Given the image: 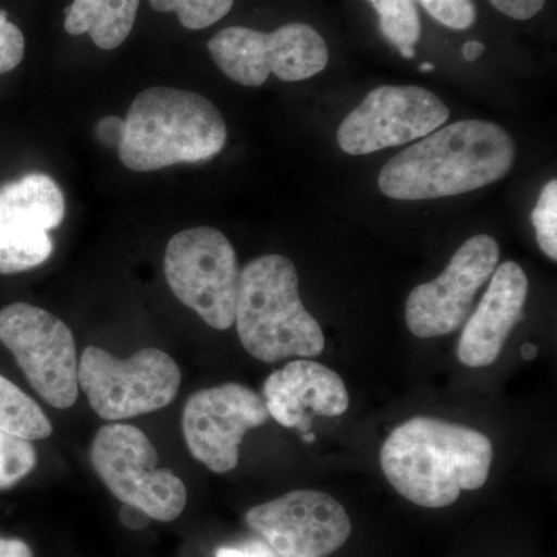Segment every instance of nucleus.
<instances>
[{"mask_svg":"<svg viewBox=\"0 0 557 557\" xmlns=\"http://www.w3.org/2000/svg\"><path fill=\"white\" fill-rule=\"evenodd\" d=\"M493 458V443L485 434L431 417L399 424L380 453L387 482L423 508L450 507L461 491L485 486Z\"/></svg>","mask_w":557,"mask_h":557,"instance_id":"nucleus-1","label":"nucleus"},{"mask_svg":"<svg viewBox=\"0 0 557 557\" xmlns=\"http://www.w3.org/2000/svg\"><path fill=\"white\" fill-rule=\"evenodd\" d=\"M515 159L511 135L496 123L457 121L388 160L379 188L395 200L460 196L504 178Z\"/></svg>","mask_w":557,"mask_h":557,"instance_id":"nucleus-2","label":"nucleus"},{"mask_svg":"<svg viewBox=\"0 0 557 557\" xmlns=\"http://www.w3.org/2000/svg\"><path fill=\"white\" fill-rule=\"evenodd\" d=\"M226 139L225 120L207 98L174 87H150L131 104L119 153L132 171H159L212 159Z\"/></svg>","mask_w":557,"mask_h":557,"instance_id":"nucleus-3","label":"nucleus"},{"mask_svg":"<svg viewBox=\"0 0 557 557\" xmlns=\"http://www.w3.org/2000/svg\"><path fill=\"white\" fill-rule=\"evenodd\" d=\"M234 324L245 350L269 364L317 358L325 348L321 325L300 300L295 263L285 256H260L240 271Z\"/></svg>","mask_w":557,"mask_h":557,"instance_id":"nucleus-4","label":"nucleus"},{"mask_svg":"<svg viewBox=\"0 0 557 557\" xmlns=\"http://www.w3.org/2000/svg\"><path fill=\"white\" fill-rule=\"evenodd\" d=\"M78 383L102 420L121 421L170 406L177 397L182 372L160 348H141L120 359L90 346L79 358Z\"/></svg>","mask_w":557,"mask_h":557,"instance_id":"nucleus-5","label":"nucleus"},{"mask_svg":"<svg viewBox=\"0 0 557 557\" xmlns=\"http://www.w3.org/2000/svg\"><path fill=\"white\" fill-rule=\"evenodd\" d=\"M90 461L110 493L124 505L159 522L182 516L188 502L185 483L170 469L159 468V453L141 429L106 424L91 442Z\"/></svg>","mask_w":557,"mask_h":557,"instance_id":"nucleus-6","label":"nucleus"},{"mask_svg":"<svg viewBox=\"0 0 557 557\" xmlns=\"http://www.w3.org/2000/svg\"><path fill=\"white\" fill-rule=\"evenodd\" d=\"M164 276L175 298L209 327H233L240 270L225 234L208 226L175 234L164 251Z\"/></svg>","mask_w":557,"mask_h":557,"instance_id":"nucleus-7","label":"nucleus"},{"mask_svg":"<svg viewBox=\"0 0 557 557\" xmlns=\"http://www.w3.org/2000/svg\"><path fill=\"white\" fill-rule=\"evenodd\" d=\"M209 54L228 78L259 87L271 73L287 83L309 79L329 64V47L309 24L293 22L276 32L228 27L208 42Z\"/></svg>","mask_w":557,"mask_h":557,"instance_id":"nucleus-8","label":"nucleus"},{"mask_svg":"<svg viewBox=\"0 0 557 557\" xmlns=\"http://www.w3.org/2000/svg\"><path fill=\"white\" fill-rule=\"evenodd\" d=\"M0 343L44 401L57 409L75 405L79 361L75 336L65 322L40 307L10 304L0 310Z\"/></svg>","mask_w":557,"mask_h":557,"instance_id":"nucleus-9","label":"nucleus"},{"mask_svg":"<svg viewBox=\"0 0 557 557\" xmlns=\"http://www.w3.org/2000/svg\"><path fill=\"white\" fill-rule=\"evenodd\" d=\"M500 260L494 237L478 234L465 242L434 281L418 285L406 300V324L413 336L438 338L457 332L471 314L479 289Z\"/></svg>","mask_w":557,"mask_h":557,"instance_id":"nucleus-10","label":"nucleus"},{"mask_svg":"<svg viewBox=\"0 0 557 557\" xmlns=\"http://www.w3.org/2000/svg\"><path fill=\"white\" fill-rule=\"evenodd\" d=\"M245 522L277 557H329L351 534V520L336 498L300 490L248 509Z\"/></svg>","mask_w":557,"mask_h":557,"instance_id":"nucleus-11","label":"nucleus"},{"mask_svg":"<svg viewBox=\"0 0 557 557\" xmlns=\"http://www.w3.org/2000/svg\"><path fill=\"white\" fill-rule=\"evenodd\" d=\"M449 115L445 102L423 87H379L341 123L338 145L350 156H368L428 137Z\"/></svg>","mask_w":557,"mask_h":557,"instance_id":"nucleus-12","label":"nucleus"},{"mask_svg":"<svg viewBox=\"0 0 557 557\" xmlns=\"http://www.w3.org/2000/svg\"><path fill=\"white\" fill-rule=\"evenodd\" d=\"M262 397L239 383L196 392L183 410V435L189 453L215 474L239 463V446L251 429L269 421Z\"/></svg>","mask_w":557,"mask_h":557,"instance_id":"nucleus-13","label":"nucleus"},{"mask_svg":"<svg viewBox=\"0 0 557 557\" xmlns=\"http://www.w3.org/2000/svg\"><path fill=\"white\" fill-rule=\"evenodd\" d=\"M65 215L64 193L47 174L24 175L0 188V274L22 273L53 255L50 231Z\"/></svg>","mask_w":557,"mask_h":557,"instance_id":"nucleus-14","label":"nucleus"},{"mask_svg":"<svg viewBox=\"0 0 557 557\" xmlns=\"http://www.w3.org/2000/svg\"><path fill=\"white\" fill-rule=\"evenodd\" d=\"M263 403L281 426L309 432L311 417H341L350 406L343 379L313 359L289 361L263 383Z\"/></svg>","mask_w":557,"mask_h":557,"instance_id":"nucleus-15","label":"nucleus"},{"mask_svg":"<svg viewBox=\"0 0 557 557\" xmlns=\"http://www.w3.org/2000/svg\"><path fill=\"white\" fill-rule=\"evenodd\" d=\"M528 298L525 271L515 260L497 265L478 309L465 322L457 357L467 368H490L500 357Z\"/></svg>","mask_w":557,"mask_h":557,"instance_id":"nucleus-16","label":"nucleus"},{"mask_svg":"<svg viewBox=\"0 0 557 557\" xmlns=\"http://www.w3.org/2000/svg\"><path fill=\"white\" fill-rule=\"evenodd\" d=\"M139 0H73L65 13L69 35H89L102 50L120 47L134 28Z\"/></svg>","mask_w":557,"mask_h":557,"instance_id":"nucleus-17","label":"nucleus"},{"mask_svg":"<svg viewBox=\"0 0 557 557\" xmlns=\"http://www.w3.org/2000/svg\"><path fill=\"white\" fill-rule=\"evenodd\" d=\"M0 431L24 440L49 438L53 428L38 403L0 375Z\"/></svg>","mask_w":557,"mask_h":557,"instance_id":"nucleus-18","label":"nucleus"},{"mask_svg":"<svg viewBox=\"0 0 557 557\" xmlns=\"http://www.w3.org/2000/svg\"><path fill=\"white\" fill-rule=\"evenodd\" d=\"M379 14L384 38L399 47H416L421 36V22L416 0H369Z\"/></svg>","mask_w":557,"mask_h":557,"instance_id":"nucleus-19","label":"nucleus"},{"mask_svg":"<svg viewBox=\"0 0 557 557\" xmlns=\"http://www.w3.org/2000/svg\"><path fill=\"white\" fill-rule=\"evenodd\" d=\"M159 13H175L188 30H205L223 20L233 9L234 0H149Z\"/></svg>","mask_w":557,"mask_h":557,"instance_id":"nucleus-20","label":"nucleus"},{"mask_svg":"<svg viewBox=\"0 0 557 557\" xmlns=\"http://www.w3.org/2000/svg\"><path fill=\"white\" fill-rule=\"evenodd\" d=\"M36 461L38 454L28 440L0 431V491L9 490L27 478Z\"/></svg>","mask_w":557,"mask_h":557,"instance_id":"nucleus-21","label":"nucleus"},{"mask_svg":"<svg viewBox=\"0 0 557 557\" xmlns=\"http://www.w3.org/2000/svg\"><path fill=\"white\" fill-rule=\"evenodd\" d=\"M536 239L544 255L557 260V182L552 180L542 189L536 207L531 214Z\"/></svg>","mask_w":557,"mask_h":557,"instance_id":"nucleus-22","label":"nucleus"},{"mask_svg":"<svg viewBox=\"0 0 557 557\" xmlns=\"http://www.w3.org/2000/svg\"><path fill=\"white\" fill-rule=\"evenodd\" d=\"M440 24L453 30H467L478 20L474 0H417Z\"/></svg>","mask_w":557,"mask_h":557,"instance_id":"nucleus-23","label":"nucleus"},{"mask_svg":"<svg viewBox=\"0 0 557 557\" xmlns=\"http://www.w3.org/2000/svg\"><path fill=\"white\" fill-rule=\"evenodd\" d=\"M25 38L9 20L5 10H0V75L17 67L24 60Z\"/></svg>","mask_w":557,"mask_h":557,"instance_id":"nucleus-24","label":"nucleus"},{"mask_svg":"<svg viewBox=\"0 0 557 557\" xmlns=\"http://www.w3.org/2000/svg\"><path fill=\"white\" fill-rule=\"evenodd\" d=\"M490 2L494 9L516 21L531 20L545 5V0H490Z\"/></svg>","mask_w":557,"mask_h":557,"instance_id":"nucleus-25","label":"nucleus"},{"mask_svg":"<svg viewBox=\"0 0 557 557\" xmlns=\"http://www.w3.org/2000/svg\"><path fill=\"white\" fill-rule=\"evenodd\" d=\"M215 557H277L274 555L273 549L263 542L252 541L244 542L240 545H233V547H222L215 553Z\"/></svg>","mask_w":557,"mask_h":557,"instance_id":"nucleus-26","label":"nucleus"},{"mask_svg":"<svg viewBox=\"0 0 557 557\" xmlns=\"http://www.w3.org/2000/svg\"><path fill=\"white\" fill-rule=\"evenodd\" d=\"M123 132L124 120L119 119V116H106V119L98 121L97 137L108 148L119 149Z\"/></svg>","mask_w":557,"mask_h":557,"instance_id":"nucleus-27","label":"nucleus"},{"mask_svg":"<svg viewBox=\"0 0 557 557\" xmlns=\"http://www.w3.org/2000/svg\"><path fill=\"white\" fill-rule=\"evenodd\" d=\"M0 557H33V552L20 539L0 537Z\"/></svg>","mask_w":557,"mask_h":557,"instance_id":"nucleus-28","label":"nucleus"},{"mask_svg":"<svg viewBox=\"0 0 557 557\" xmlns=\"http://www.w3.org/2000/svg\"><path fill=\"white\" fill-rule=\"evenodd\" d=\"M121 520L131 530H139V528L148 525L150 519L139 509L124 505V508L121 509Z\"/></svg>","mask_w":557,"mask_h":557,"instance_id":"nucleus-29","label":"nucleus"},{"mask_svg":"<svg viewBox=\"0 0 557 557\" xmlns=\"http://www.w3.org/2000/svg\"><path fill=\"white\" fill-rule=\"evenodd\" d=\"M483 53H485V46L479 42V40H469V42L465 44L463 49H461V54L469 62L478 61Z\"/></svg>","mask_w":557,"mask_h":557,"instance_id":"nucleus-30","label":"nucleus"},{"mask_svg":"<svg viewBox=\"0 0 557 557\" xmlns=\"http://www.w3.org/2000/svg\"><path fill=\"white\" fill-rule=\"evenodd\" d=\"M537 355V347L534 344H523L522 357L525 359H533Z\"/></svg>","mask_w":557,"mask_h":557,"instance_id":"nucleus-31","label":"nucleus"},{"mask_svg":"<svg viewBox=\"0 0 557 557\" xmlns=\"http://www.w3.org/2000/svg\"><path fill=\"white\" fill-rule=\"evenodd\" d=\"M399 53H401L403 58H408V60H412V58H416L417 51L416 47L405 46L399 47Z\"/></svg>","mask_w":557,"mask_h":557,"instance_id":"nucleus-32","label":"nucleus"},{"mask_svg":"<svg viewBox=\"0 0 557 557\" xmlns=\"http://www.w3.org/2000/svg\"><path fill=\"white\" fill-rule=\"evenodd\" d=\"M434 69H435V65L431 64V62H423V64H420V67H418V70H420V72H423V73L432 72V70H434Z\"/></svg>","mask_w":557,"mask_h":557,"instance_id":"nucleus-33","label":"nucleus"},{"mask_svg":"<svg viewBox=\"0 0 557 557\" xmlns=\"http://www.w3.org/2000/svg\"><path fill=\"white\" fill-rule=\"evenodd\" d=\"M302 440H304V442H307V443H313L314 440H317V435L311 434L310 431L309 432H304Z\"/></svg>","mask_w":557,"mask_h":557,"instance_id":"nucleus-34","label":"nucleus"}]
</instances>
